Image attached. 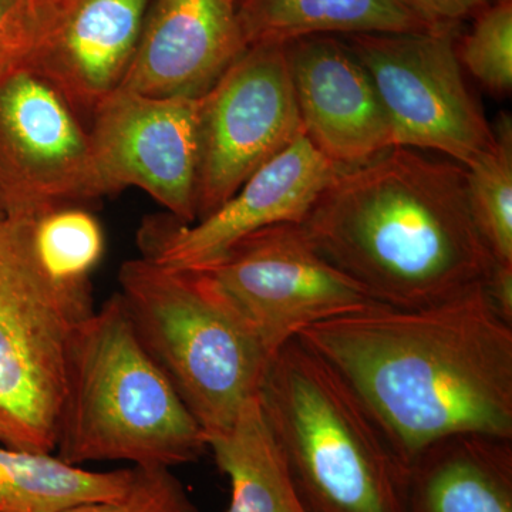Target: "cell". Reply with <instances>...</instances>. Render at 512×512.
<instances>
[{"instance_id": "6da1fadb", "label": "cell", "mask_w": 512, "mask_h": 512, "mask_svg": "<svg viewBox=\"0 0 512 512\" xmlns=\"http://www.w3.org/2000/svg\"><path fill=\"white\" fill-rule=\"evenodd\" d=\"M296 339L349 384L406 467L456 434L512 439V323L484 284L423 308L372 302Z\"/></svg>"}, {"instance_id": "7a4b0ae2", "label": "cell", "mask_w": 512, "mask_h": 512, "mask_svg": "<svg viewBox=\"0 0 512 512\" xmlns=\"http://www.w3.org/2000/svg\"><path fill=\"white\" fill-rule=\"evenodd\" d=\"M299 225L373 301L396 308L456 298L494 265L471 217L466 168L414 148L342 168Z\"/></svg>"}, {"instance_id": "3957f363", "label": "cell", "mask_w": 512, "mask_h": 512, "mask_svg": "<svg viewBox=\"0 0 512 512\" xmlns=\"http://www.w3.org/2000/svg\"><path fill=\"white\" fill-rule=\"evenodd\" d=\"M207 437L141 345L119 293L74 333L55 453L80 466L127 461L175 467L197 461Z\"/></svg>"}, {"instance_id": "277c9868", "label": "cell", "mask_w": 512, "mask_h": 512, "mask_svg": "<svg viewBox=\"0 0 512 512\" xmlns=\"http://www.w3.org/2000/svg\"><path fill=\"white\" fill-rule=\"evenodd\" d=\"M258 402L309 512H407V467L349 384L301 340L272 357Z\"/></svg>"}, {"instance_id": "5b68a950", "label": "cell", "mask_w": 512, "mask_h": 512, "mask_svg": "<svg viewBox=\"0 0 512 512\" xmlns=\"http://www.w3.org/2000/svg\"><path fill=\"white\" fill-rule=\"evenodd\" d=\"M121 301L141 345L205 437L227 430L258 396L272 356L247 316L207 272L131 259Z\"/></svg>"}, {"instance_id": "8992f818", "label": "cell", "mask_w": 512, "mask_h": 512, "mask_svg": "<svg viewBox=\"0 0 512 512\" xmlns=\"http://www.w3.org/2000/svg\"><path fill=\"white\" fill-rule=\"evenodd\" d=\"M94 309L89 279L40 262L32 220H0V444L55 453L70 343Z\"/></svg>"}, {"instance_id": "52a82bcc", "label": "cell", "mask_w": 512, "mask_h": 512, "mask_svg": "<svg viewBox=\"0 0 512 512\" xmlns=\"http://www.w3.org/2000/svg\"><path fill=\"white\" fill-rule=\"evenodd\" d=\"M457 30L363 33L340 39L372 77L394 147L434 151L468 167L494 144L457 56Z\"/></svg>"}, {"instance_id": "ba28073f", "label": "cell", "mask_w": 512, "mask_h": 512, "mask_svg": "<svg viewBox=\"0 0 512 512\" xmlns=\"http://www.w3.org/2000/svg\"><path fill=\"white\" fill-rule=\"evenodd\" d=\"M106 195L89 130L28 66L0 76V220H36Z\"/></svg>"}, {"instance_id": "9c48e42d", "label": "cell", "mask_w": 512, "mask_h": 512, "mask_svg": "<svg viewBox=\"0 0 512 512\" xmlns=\"http://www.w3.org/2000/svg\"><path fill=\"white\" fill-rule=\"evenodd\" d=\"M302 134L285 45L248 46L200 97L197 221Z\"/></svg>"}, {"instance_id": "30bf717a", "label": "cell", "mask_w": 512, "mask_h": 512, "mask_svg": "<svg viewBox=\"0 0 512 512\" xmlns=\"http://www.w3.org/2000/svg\"><path fill=\"white\" fill-rule=\"evenodd\" d=\"M198 271L224 289L272 356L312 325L376 302L313 247L299 224L252 232Z\"/></svg>"}, {"instance_id": "8fae6325", "label": "cell", "mask_w": 512, "mask_h": 512, "mask_svg": "<svg viewBox=\"0 0 512 512\" xmlns=\"http://www.w3.org/2000/svg\"><path fill=\"white\" fill-rule=\"evenodd\" d=\"M106 195L141 188L180 224L197 221L200 99H157L117 87L89 130Z\"/></svg>"}, {"instance_id": "7c38bea8", "label": "cell", "mask_w": 512, "mask_h": 512, "mask_svg": "<svg viewBox=\"0 0 512 512\" xmlns=\"http://www.w3.org/2000/svg\"><path fill=\"white\" fill-rule=\"evenodd\" d=\"M340 170L302 134L208 217L190 225L173 217L150 221L140 232L144 258L171 268H207L252 232L301 224Z\"/></svg>"}, {"instance_id": "4fadbf2b", "label": "cell", "mask_w": 512, "mask_h": 512, "mask_svg": "<svg viewBox=\"0 0 512 512\" xmlns=\"http://www.w3.org/2000/svg\"><path fill=\"white\" fill-rule=\"evenodd\" d=\"M150 0H28L22 62L77 113L92 111L123 82Z\"/></svg>"}, {"instance_id": "5bb4252c", "label": "cell", "mask_w": 512, "mask_h": 512, "mask_svg": "<svg viewBox=\"0 0 512 512\" xmlns=\"http://www.w3.org/2000/svg\"><path fill=\"white\" fill-rule=\"evenodd\" d=\"M285 52L303 133L323 156L349 168L394 147L375 83L340 37H303Z\"/></svg>"}, {"instance_id": "9a60e30c", "label": "cell", "mask_w": 512, "mask_h": 512, "mask_svg": "<svg viewBox=\"0 0 512 512\" xmlns=\"http://www.w3.org/2000/svg\"><path fill=\"white\" fill-rule=\"evenodd\" d=\"M247 49L235 0H150L120 87L200 99Z\"/></svg>"}, {"instance_id": "2e32d148", "label": "cell", "mask_w": 512, "mask_h": 512, "mask_svg": "<svg viewBox=\"0 0 512 512\" xmlns=\"http://www.w3.org/2000/svg\"><path fill=\"white\" fill-rule=\"evenodd\" d=\"M407 512H512V439L456 434L407 467Z\"/></svg>"}, {"instance_id": "e0dca14e", "label": "cell", "mask_w": 512, "mask_h": 512, "mask_svg": "<svg viewBox=\"0 0 512 512\" xmlns=\"http://www.w3.org/2000/svg\"><path fill=\"white\" fill-rule=\"evenodd\" d=\"M247 46L311 36L421 33L427 25L400 0H235Z\"/></svg>"}, {"instance_id": "ac0fdd59", "label": "cell", "mask_w": 512, "mask_h": 512, "mask_svg": "<svg viewBox=\"0 0 512 512\" xmlns=\"http://www.w3.org/2000/svg\"><path fill=\"white\" fill-rule=\"evenodd\" d=\"M207 444L231 485L227 512H309L258 396L244 404L227 430L208 437Z\"/></svg>"}, {"instance_id": "d6986e66", "label": "cell", "mask_w": 512, "mask_h": 512, "mask_svg": "<svg viewBox=\"0 0 512 512\" xmlns=\"http://www.w3.org/2000/svg\"><path fill=\"white\" fill-rule=\"evenodd\" d=\"M133 468L92 471L53 454L0 444V512H63L76 505L120 497Z\"/></svg>"}, {"instance_id": "ffe728a7", "label": "cell", "mask_w": 512, "mask_h": 512, "mask_svg": "<svg viewBox=\"0 0 512 512\" xmlns=\"http://www.w3.org/2000/svg\"><path fill=\"white\" fill-rule=\"evenodd\" d=\"M494 144L466 168L468 205L485 247L498 264L512 265V119L503 113Z\"/></svg>"}, {"instance_id": "44dd1931", "label": "cell", "mask_w": 512, "mask_h": 512, "mask_svg": "<svg viewBox=\"0 0 512 512\" xmlns=\"http://www.w3.org/2000/svg\"><path fill=\"white\" fill-rule=\"evenodd\" d=\"M32 238L40 262L64 281H87L104 254L99 221L79 205L32 220Z\"/></svg>"}, {"instance_id": "7402d4cb", "label": "cell", "mask_w": 512, "mask_h": 512, "mask_svg": "<svg viewBox=\"0 0 512 512\" xmlns=\"http://www.w3.org/2000/svg\"><path fill=\"white\" fill-rule=\"evenodd\" d=\"M461 66L494 96L512 90V0H495L474 16L473 28L461 40Z\"/></svg>"}, {"instance_id": "603a6c76", "label": "cell", "mask_w": 512, "mask_h": 512, "mask_svg": "<svg viewBox=\"0 0 512 512\" xmlns=\"http://www.w3.org/2000/svg\"><path fill=\"white\" fill-rule=\"evenodd\" d=\"M63 512H200L170 468L133 467L120 497L76 505Z\"/></svg>"}, {"instance_id": "cb8c5ba5", "label": "cell", "mask_w": 512, "mask_h": 512, "mask_svg": "<svg viewBox=\"0 0 512 512\" xmlns=\"http://www.w3.org/2000/svg\"><path fill=\"white\" fill-rule=\"evenodd\" d=\"M28 0H0V76L22 62Z\"/></svg>"}, {"instance_id": "d4e9b609", "label": "cell", "mask_w": 512, "mask_h": 512, "mask_svg": "<svg viewBox=\"0 0 512 512\" xmlns=\"http://www.w3.org/2000/svg\"><path fill=\"white\" fill-rule=\"evenodd\" d=\"M414 15L437 30H457L461 22L474 18L491 0H400Z\"/></svg>"}, {"instance_id": "484cf974", "label": "cell", "mask_w": 512, "mask_h": 512, "mask_svg": "<svg viewBox=\"0 0 512 512\" xmlns=\"http://www.w3.org/2000/svg\"><path fill=\"white\" fill-rule=\"evenodd\" d=\"M484 288L497 312L507 322L512 323V265L494 261L490 275L485 279Z\"/></svg>"}]
</instances>
